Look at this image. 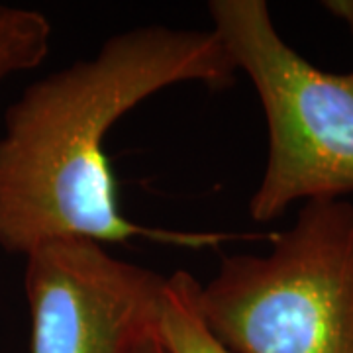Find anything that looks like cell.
<instances>
[{"label":"cell","instance_id":"obj_1","mask_svg":"<svg viewBox=\"0 0 353 353\" xmlns=\"http://www.w3.org/2000/svg\"><path fill=\"white\" fill-rule=\"evenodd\" d=\"M236 73L212 28L143 24L32 83L8 106L0 132V248L26 255L65 238L101 243L141 238L204 250L241 238L130 220L104 153L110 128L152 94L181 83L226 88Z\"/></svg>","mask_w":353,"mask_h":353},{"label":"cell","instance_id":"obj_2","mask_svg":"<svg viewBox=\"0 0 353 353\" xmlns=\"http://www.w3.org/2000/svg\"><path fill=\"white\" fill-rule=\"evenodd\" d=\"M201 304L236 353H353V202H304L267 252L224 257Z\"/></svg>","mask_w":353,"mask_h":353},{"label":"cell","instance_id":"obj_3","mask_svg":"<svg viewBox=\"0 0 353 353\" xmlns=\"http://www.w3.org/2000/svg\"><path fill=\"white\" fill-rule=\"evenodd\" d=\"M208 14L267 120V163L250 216L271 222L294 202L353 192V71L330 73L304 59L277 32L265 0H212Z\"/></svg>","mask_w":353,"mask_h":353},{"label":"cell","instance_id":"obj_4","mask_svg":"<svg viewBox=\"0 0 353 353\" xmlns=\"http://www.w3.org/2000/svg\"><path fill=\"white\" fill-rule=\"evenodd\" d=\"M32 353H145L159 338L165 277L101 241H46L28 252Z\"/></svg>","mask_w":353,"mask_h":353},{"label":"cell","instance_id":"obj_5","mask_svg":"<svg viewBox=\"0 0 353 353\" xmlns=\"http://www.w3.org/2000/svg\"><path fill=\"white\" fill-rule=\"evenodd\" d=\"M201 281L185 269L165 277L159 341L167 353H236L216 336L202 312Z\"/></svg>","mask_w":353,"mask_h":353},{"label":"cell","instance_id":"obj_6","mask_svg":"<svg viewBox=\"0 0 353 353\" xmlns=\"http://www.w3.org/2000/svg\"><path fill=\"white\" fill-rule=\"evenodd\" d=\"M50 43L51 22L46 14L0 4V81L43 63Z\"/></svg>","mask_w":353,"mask_h":353},{"label":"cell","instance_id":"obj_7","mask_svg":"<svg viewBox=\"0 0 353 353\" xmlns=\"http://www.w3.org/2000/svg\"><path fill=\"white\" fill-rule=\"evenodd\" d=\"M324 8L347 26L353 38V0H326Z\"/></svg>","mask_w":353,"mask_h":353},{"label":"cell","instance_id":"obj_8","mask_svg":"<svg viewBox=\"0 0 353 353\" xmlns=\"http://www.w3.org/2000/svg\"><path fill=\"white\" fill-rule=\"evenodd\" d=\"M145 353H167V352H165L163 345H161V341H159V338H157V340H153L152 343L148 345Z\"/></svg>","mask_w":353,"mask_h":353}]
</instances>
